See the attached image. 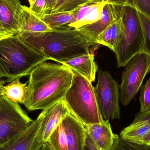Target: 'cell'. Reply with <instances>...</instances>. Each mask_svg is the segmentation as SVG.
I'll list each match as a JSON object with an SVG mask.
<instances>
[{
  "instance_id": "cell-13",
  "label": "cell",
  "mask_w": 150,
  "mask_h": 150,
  "mask_svg": "<svg viewBox=\"0 0 150 150\" xmlns=\"http://www.w3.org/2000/svg\"><path fill=\"white\" fill-rule=\"evenodd\" d=\"M70 112L63 100L52 106L43 110L42 112L45 124L43 134L44 143L47 142L51 135Z\"/></svg>"
},
{
  "instance_id": "cell-24",
  "label": "cell",
  "mask_w": 150,
  "mask_h": 150,
  "mask_svg": "<svg viewBox=\"0 0 150 150\" xmlns=\"http://www.w3.org/2000/svg\"><path fill=\"white\" fill-rule=\"evenodd\" d=\"M140 90L139 112H146L150 111V77L146 81L145 84L141 86Z\"/></svg>"
},
{
  "instance_id": "cell-17",
  "label": "cell",
  "mask_w": 150,
  "mask_h": 150,
  "mask_svg": "<svg viewBox=\"0 0 150 150\" xmlns=\"http://www.w3.org/2000/svg\"><path fill=\"white\" fill-rule=\"evenodd\" d=\"M19 33H38L52 30L40 18L30 11L29 7L23 5L19 18Z\"/></svg>"
},
{
  "instance_id": "cell-34",
  "label": "cell",
  "mask_w": 150,
  "mask_h": 150,
  "mask_svg": "<svg viewBox=\"0 0 150 150\" xmlns=\"http://www.w3.org/2000/svg\"><path fill=\"white\" fill-rule=\"evenodd\" d=\"M85 150H98L95 148L94 144L92 142L91 140L88 136V135H87V139H86Z\"/></svg>"
},
{
  "instance_id": "cell-31",
  "label": "cell",
  "mask_w": 150,
  "mask_h": 150,
  "mask_svg": "<svg viewBox=\"0 0 150 150\" xmlns=\"http://www.w3.org/2000/svg\"><path fill=\"white\" fill-rule=\"evenodd\" d=\"M132 124H150V111L144 113L139 112L136 115Z\"/></svg>"
},
{
  "instance_id": "cell-23",
  "label": "cell",
  "mask_w": 150,
  "mask_h": 150,
  "mask_svg": "<svg viewBox=\"0 0 150 150\" xmlns=\"http://www.w3.org/2000/svg\"><path fill=\"white\" fill-rule=\"evenodd\" d=\"M138 13L144 38L143 47L141 53L147 54L150 58V18L138 11Z\"/></svg>"
},
{
  "instance_id": "cell-11",
  "label": "cell",
  "mask_w": 150,
  "mask_h": 150,
  "mask_svg": "<svg viewBox=\"0 0 150 150\" xmlns=\"http://www.w3.org/2000/svg\"><path fill=\"white\" fill-rule=\"evenodd\" d=\"M69 150H85L87 134L84 125L71 112L62 122Z\"/></svg>"
},
{
  "instance_id": "cell-22",
  "label": "cell",
  "mask_w": 150,
  "mask_h": 150,
  "mask_svg": "<svg viewBox=\"0 0 150 150\" xmlns=\"http://www.w3.org/2000/svg\"><path fill=\"white\" fill-rule=\"evenodd\" d=\"M111 150H150V146L128 142L115 134Z\"/></svg>"
},
{
  "instance_id": "cell-9",
  "label": "cell",
  "mask_w": 150,
  "mask_h": 150,
  "mask_svg": "<svg viewBox=\"0 0 150 150\" xmlns=\"http://www.w3.org/2000/svg\"><path fill=\"white\" fill-rule=\"evenodd\" d=\"M45 125L41 112L25 130L0 145V150H40Z\"/></svg>"
},
{
  "instance_id": "cell-27",
  "label": "cell",
  "mask_w": 150,
  "mask_h": 150,
  "mask_svg": "<svg viewBox=\"0 0 150 150\" xmlns=\"http://www.w3.org/2000/svg\"><path fill=\"white\" fill-rule=\"evenodd\" d=\"M112 25L107 27L99 35L97 40L98 46L103 45L112 50Z\"/></svg>"
},
{
  "instance_id": "cell-29",
  "label": "cell",
  "mask_w": 150,
  "mask_h": 150,
  "mask_svg": "<svg viewBox=\"0 0 150 150\" xmlns=\"http://www.w3.org/2000/svg\"><path fill=\"white\" fill-rule=\"evenodd\" d=\"M135 8L138 11L150 18V0H133Z\"/></svg>"
},
{
  "instance_id": "cell-28",
  "label": "cell",
  "mask_w": 150,
  "mask_h": 150,
  "mask_svg": "<svg viewBox=\"0 0 150 150\" xmlns=\"http://www.w3.org/2000/svg\"><path fill=\"white\" fill-rule=\"evenodd\" d=\"M47 0H35L29 9L31 12L39 18L45 14Z\"/></svg>"
},
{
  "instance_id": "cell-25",
  "label": "cell",
  "mask_w": 150,
  "mask_h": 150,
  "mask_svg": "<svg viewBox=\"0 0 150 150\" xmlns=\"http://www.w3.org/2000/svg\"><path fill=\"white\" fill-rule=\"evenodd\" d=\"M88 0H58L52 13L70 11L82 4H87Z\"/></svg>"
},
{
  "instance_id": "cell-26",
  "label": "cell",
  "mask_w": 150,
  "mask_h": 150,
  "mask_svg": "<svg viewBox=\"0 0 150 150\" xmlns=\"http://www.w3.org/2000/svg\"><path fill=\"white\" fill-rule=\"evenodd\" d=\"M121 18L115 21L112 25V51L114 53L116 52L119 46L121 37Z\"/></svg>"
},
{
  "instance_id": "cell-37",
  "label": "cell",
  "mask_w": 150,
  "mask_h": 150,
  "mask_svg": "<svg viewBox=\"0 0 150 150\" xmlns=\"http://www.w3.org/2000/svg\"><path fill=\"white\" fill-rule=\"evenodd\" d=\"M6 83L5 82V80L4 79H0V96H1V89L2 87L4 85V84Z\"/></svg>"
},
{
  "instance_id": "cell-10",
  "label": "cell",
  "mask_w": 150,
  "mask_h": 150,
  "mask_svg": "<svg viewBox=\"0 0 150 150\" xmlns=\"http://www.w3.org/2000/svg\"><path fill=\"white\" fill-rule=\"evenodd\" d=\"M123 6L107 4L104 7L99 20L76 30L87 40L91 48L95 49L98 47L97 40L99 35L121 17Z\"/></svg>"
},
{
  "instance_id": "cell-8",
  "label": "cell",
  "mask_w": 150,
  "mask_h": 150,
  "mask_svg": "<svg viewBox=\"0 0 150 150\" xmlns=\"http://www.w3.org/2000/svg\"><path fill=\"white\" fill-rule=\"evenodd\" d=\"M33 121L19 104L0 96V145L25 130Z\"/></svg>"
},
{
  "instance_id": "cell-19",
  "label": "cell",
  "mask_w": 150,
  "mask_h": 150,
  "mask_svg": "<svg viewBox=\"0 0 150 150\" xmlns=\"http://www.w3.org/2000/svg\"><path fill=\"white\" fill-rule=\"evenodd\" d=\"M20 79H15L2 87L1 95L18 104H24L26 95L27 83H23Z\"/></svg>"
},
{
  "instance_id": "cell-15",
  "label": "cell",
  "mask_w": 150,
  "mask_h": 150,
  "mask_svg": "<svg viewBox=\"0 0 150 150\" xmlns=\"http://www.w3.org/2000/svg\"><path fill=\"white\" fill-rule=\"evenodd\" d=\"M107 3L87 4L78 6L76 9V19L69 24L68 28L77 30L80 27L97 22L101 18L103 9Z\"/></svg>"
},
{
  "instance_id": "cell-16",
  "label": "cell",
  "mask_w": 150,
  "mask_h": 150,
  "mask_svg": "<svg viewBox=\"0 0 150 150\" xmlns=\"http://www.w3.org/2000/svg\"><path fill=\"white\" fill-rule=\"evenodd\" d=\"M61 64L80 74L91 83L94 82L98 70V67L94 61V54H85Z\"/></svg>"
},
{
  "instance_id": "cell-20",
  "label": "cell",
  "mask_w": 150,
  "mask_h": 150,
  "mask_svg": "<svg viewBox=\"0 0 150 150\" xmlns=\"http://www.w3.org/2000/svg\"><path fill=\"white\" fill-rule=\"evenodd\" d=\"M150 130V124L131 123L121 132L120 136L124 140L135 143L142 144L144 137Z\"/></svg>"
},
{
  "instance_id": "cell-6",
  "label": "cell",
  "mask_w": 150,
  "mask_h": 150,
  "mask_svg": "<svg viewBox=\"0 0 150 150\" xmlns=\"http://www.w3.org/2000/svg\"><path fill=\"white\" fill-rule=\"evenodd\" d=\"M150 73V58L140 53L125 66L122 72L120 101L124 107L128 105L140 90L146 75Z\"/></svg>"
},
{
  "instance_id": "cell-33",
  "label": "cell",
  "mask_w": 150,
  "mask_h": 150,
  "mask_svg": "<svg viewBox=\"0 0 150 150\" xmlns=\"http://www.w3.org/2000/svg\"><path fill=\"white\" fill-rule=\"evenodd\" d=\"M58 0H47L45 14L52 13L55 5H56Z\"/></svg>"
},
{
  "instance_id": "cell-12",
  "label": "cell",
  "mask_w": 150,
  "mask_h": 150,
  "mask_svg": "<svg viewBox=\"0 0 150 150\" xmlns=\"http://www.w3.org/2000/svg\"><path fill=\"white\" fill-rule=\"evenodd\" d=\"M84 126L87 135L98 150H111L115 134L108 120Z\"/></svg>"
},
{
  "instance_id": "cell-38",
  "label": "cell",
  "mask_w": 150,
  "mask_h": 150,
  "mask_svg": "<svg viewBox=\"0 0 150 150\" xmlns=\"http://www.w3.org/2000/svg\"><path fill=\"white\" fill-rule=\"evenodd\" d=\"M35 0H28L29 1V4H30V5H32L33 4V3Z\"/></svg>"
},
{
  "instance_id": "cell-36",
  "label": "cell",
  "mask_w": 150,
  "mask_h": 150,
  "mask_svg": "<svg viewBox=\"0 0 150 150\" xmlns=\"http://www.w3.org/2000/svg\"><path fill=\"white\" fill-rule=\"evenodd\" d=\"M40 150H52V149H50V147L48 146L47 143L45 142L43 144Z\"/></svg>"
},
{
  "instance_id": "cell-2",
  "label": "cell",
  "mask_w": 150,
  "mask_h": 150,
  "mask_svg": "<svg viewBox=\"0 0 150 150\" xmlns=\"http://www.w3.org/2000/svg\"><path fill=\"white\" fill-rule=\"evenodd\" d=\"M18 35L38 52L60 63L91 53L87 40L75 29L62 28Z\"/></svg>"
},
{
  "instance_id": "cell-30",
  "label": "cell",
  "mask_w": 150,
  "mask_h": 150,
  "mask_svg": "<svg viewBox=\"0 0 150 150\" xmlns=\"http://www.w3.org/2000/svg\"><path fill=\"white\" fill-rule=\"evenodd\" d=\"M102 1L121 6H131L135 8L133 0H88L87 4L98 3Z\"/></svg>"
},
{
  "instance_id": "cell-4",
  "label": "cell",
  "mask_w": 150,
  "mask_h": 150,
  "mask_svg": "<svg viewBox=\"0 0 150 150\" xmlns=\"http://www.w3.org/2000/svg\"><path fill=\"white\" fill-rule=\"evenodd\" d=\"M71 70L74 73L73 82L63 100L84 126L102 122L104 120L98 106L95 87L84 77Z\"/></svg>"
},
{
  "instance_id": "cell-14",
  "label": "cell",
  "mask_w": 150,
  "mask_h": 150,
  "mask_svg": "<svg viewBox=\"0 0 150 150\" xmlns=\"http://www.w3.org/2000/svg\"><path fill=\"white\" fill-rule=\"evenodd\" d=\"M22 5L20 0H0V23L5 28L19 33V18Z\"/></svg>"
},
{
  "instance_id": "cell-3",
  "label": "cell",
  "mask_w": 150,
  "mask_h": 150,
  "mask_svg": "<svg viewBox=\"0 0 150 150\" xmlns=\"http://www.w3.org/2000/svg\"><path fill=\"white\" fill-rule=\"evenodd\" d=\"M49 59L15 34L0 41V79L10 83L29 76L39 64Z\"/></svg>"
},
{
  "instance_id": "cell-1",
  "label": "cell",
  "mask_w": 150,
  "mask_h": 150,
  "mask_svg": "<svg viewBox=\"0 0 150 150\" xmlns=\"http://www.w3.org/2000/svg\"><path fill=\"white\" fill-rule=\"evenodd\" d=\"M29 76L23 105L33 111L45 110L63 100L72 84L74 73L62 64L44 62Z\"/></svg>"
},
{
  "instance_id": "cell-7",
  "label": "cell",
  "mask_w": 150,
  "mask_h": 150,
  "mask_svg": "<svg viewBox=\"0 0 150 150\" xmlns=\"http://www.w3.org/2000/svg\"><path fill=\"white\" fill-rule=\"evenodd\" d=\"M95 89L98 106L103 118L108 120L120 119V86L110 73L98 71Z\"/></svg>"
},
{
  "instance_id": "cell-32",
  "label": "cell",
  "mask_w": 150,
  "mask_h": 150,
  "mask_svg": "<svg viewBox=\"0 0 150 150\" xmlns=\"http://www.w3.org/2000/svg\"><path fill=\"white\" fill-rule=\"evenodd\" d=\"M15 34V33L6 29L0 23V41Z\"/></svg>"
},
{
  "instance_id": "cell-21",
  "label": "cell",
  "mask_w": 150,
  "mask_h": 150,
  "mask_svg": "<svg viewBox=\"0 0 150 150\" xmlns=\"http://www.w3.org/2000/svg\"><path fill=\"white\" fill-rule=\"evenodd\" d=\"M46 142L52 150H69L66 134L62 122L51 135Z\"/></svg>"
},
{
  "instance_id": "cell-35",
  "label": "cell",
  "mask_w": 150,
  "mask_h": 150,
  "mask_svg": "<svg viewBox=\"0 0 150 150\" xmlns=\"http://www.w3.org/2000/svg\"><path fill=\"white\" fill-rule=\"evenodd\" d=\"M142 144L150 146V130L144 137L142 141Z\"/></svg>"
},
{
  "instance_id": "cell-18",
  "label": "cell",
  "mask_w": 150,
  "mask_h": 150,
  "mask_svg": "<svg viewBox=\"0 0 150 150\" xmlns=\"http://www.w3.org/2000/svg\"><path fill=\"white\" fill-rule=\"evenodd\" d=\"M76 9L70 11H59L45 14L40 18L52 30L69 28L67 26L76 19Z\"/></svg>"
},
{
  "instance_id": "cell-5",
  "label": "cell",
  "mask_w": 150,
  "mask_h": 150,
  "mask_svg": "<svg viewBox=\"0 0 150 150\" xmlns=\"http://www.w3.org/2000/svg\"><path fill=\"white\" fill-rule=\"evenodd\" d=\"M121 23L120 41L115 52L119 68L125 67L134 57L142 52L144 42L142 27L135 8L123 6Z\"/></svg>"
}]
</instances>
